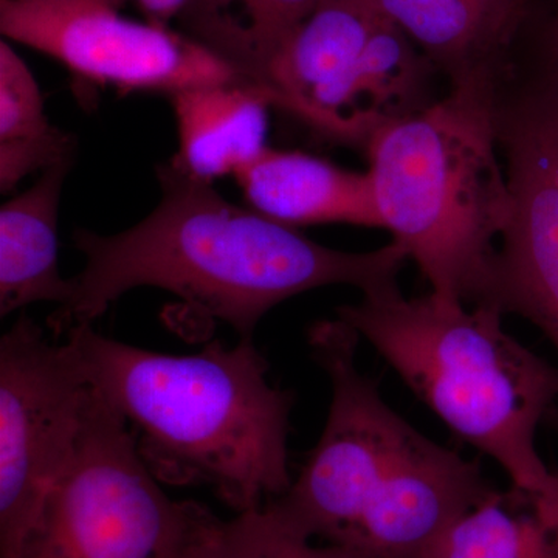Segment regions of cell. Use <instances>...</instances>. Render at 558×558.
<instances>
[{"instance_id":"obj_1","label":"cell","mask_w":558,"mask_h":558,"mask_svg":"<svg viewBox=\"0 0 558 558\" xmlns=\"http://www.w3.org/2000/svg\"><path fill=\"white\" fill-rule=\"evenodd\" d=\"M161 201L130 230L102 234L76 230L86 258L70 278V296L50 317L57 333L92 325L113 301L137 288H159L253 339L259 319L282 301L325 286L362 293L398 284L409 258L392 241L352 253L307 240L293 227L223 199L213 183L171 163L157 170Z\"/></svg>"},{"instance_id":"obj_2","label":"cell","mask_w":558,"mask_h":558,"mask_svg":"<svg viewBox=\"0 0 558 558\" xmlns=\"http://www.w3.org/2000/svg\"><path fill=\"white\" fill-rule=\"evenodd\" d=\"M360 336L337 318L310 330L332 398L322 438L275 499L306 534L351 558H429L494 492L478 461L418 433L359 369Z\"/></svg>"},{"instance_id":"obj_3","label":"cell","mask_w":558,"mask_h":558,"mask_svg":"<svg viewBox=\"0 0 558 558\" xmlns=\"http://www.w3.org/2000/svg\"><path fill=\"white\" fill-rule=\"evenodd\" d=\"M64 333L84 379L124 418L161 484L211 488L236 513L288 494L295 396L271 387L253 339L172 355L108 339L92 325Z\"/></svg>"},{"instance_id":"obj_4","label":"cell","mask_w":558,"mask_h":558,"mask_svg":"<svg viewBox=\"0 0 558 558\" xmlns=\"http://www.w3.org/2000/svg\"><path fill=\"white\" fill-rule=\"evenodd\" d=\"M366 148L384 229L432 292L486 304L510 209L494 65L453 78L446 98L389 124Z\"/></svg>"},{"instance_id":"obj_5","label":"cell","mask_w":558,"mask_h":558,"mask_svg":"<svg viewBox=\"0 0 558 558\" xmlns=\"http://www.w3.org/2000/svg\"><path fill=\"white\" fill-rule=\"evenodd\" d=\"M337 310L458 436L495 459L510 484L553 486L558 472L537 451L538 425L558 400V368L502 328L497 307L469 310L429 292L405 299L398 284Z\"/></svg>"},{"instance_id":"obj_6","label":"cell","mask_w":558,"mask_h":558,"mask_svg":"<svg viewBox=\"0 0 558 558\" xmlns=\"http://www.w3.org/2000/svg\"><path fill=\"white\" fill-rule=\"evenodd\" d=\"M223 520L172 499L90 387L75 449L13 558H205Z\"/></svg>"},{"instance_id":"obj_7","label":"cell","mask_w":558,"mask_h":558,"mask_svg":"<svg viewBox=\"0 0 558 558\" xmlns=\"http://www.w3.org/2000/svg\"><path fill=\"white\" fill-rule=\"evenodd\" d=\"M90 385L68 344L21 317L0 340V558H13L75 449Z\"/></svg>"},{"instance_id":"obj_8","label":"cell","mask_w":558,"mask_h":558,"mask_svg":"<svg viewBox=\"0 0 558 558\" xmlns=\"http://www.w3.org/2000/svg\"><path fill=\"white\" fill-rule=\"evenodd\" d=\"M0 32L61 62L78 83L121 94L172 97L215 84H253L186 33L128 20L105 0H0Z\"/></svg>"},{"instance_id":"obj_9","label":"cell","mask_w":558,"mask_h":558,"mask_svg":"<svg viewBox=\"0 0 558 558\" xmlns=\"http://www.w3.org/2000/svg\"><path fill=\"white\" fill-rule=\"evenodd\" d=\"M509 218L486 304L534 323L558 347V76L499 106Z\"/></svg>"},{"instance_id":"obj_10","label":"cell","mask_w":558,"mask_h":558,"mask_svg":"<svg viewBox=\"0 0 558 558\" xmlns=\"http://www.w3.org/2000/svg\"><path fill=\"white\" fill-rule=\"evenodd\" d=\"M385 22L374 0H319L263 62L256 81L274 108L341 142V98Z\"/></svg>"},{"instance_id":"obj_11","label":"cell","mask_w":558,"mask_h":558,"mask_svg":"<svg viewBox=\"0 0 558 558\" xmlns=\"http://www.w3.org/2000/svg\"><path fill=\"white\" fill-rule=\"evenodd\" d=\"M250 207L284 226L381 227L369 172H355L296 150L267 148L238 172Z\"/></svg>"},{"instance_id":"obj_12","label":"cell","mask_w":558,"mask_h":558,"mask_svg":"<svg viewBox=\"0 0 558 558\" xmlns=\"http://www.w3.org/2000/svg\"><path fill=\"white\" fill-rule=\"evenodd\" d=\"M179 149L170 163L202 182L236 175L267 146L269 92L253 84H215L170 97Z\"/></svg>"},{"instance_id":"obj_13","label":"cell","mask_w":558,"mask_h":558,"mask_svg":"<svg viewBox=\"0 0 558 558\" xmlns=\"http://www.w3.org/2000/svg\"><path fill=\"white\" fill-rule=\"evenodd\" d=\"M73 159L43 171L38 182L0 209V315L31 304L58 303L70 296L61 277L58 213L62 186Z\"/></svg>"},{"instance_id":"obj_14","label":"cell","mask_w":558,"mask_h":558,"mask_svg":"<svg viewBox=\"0 0 558 558\" xmlns=\"http://www.w3.org/2000/svg\"><path fill=\"white\" fill-rule=\"evenodd\" d=\"M451 80L494 65L527 0H374Z\"/></svg>"},{"instance_id":"obj_15","label":"cell","mask_w":558,"mask_h":558,"mask_svg":"<svg viewBox=\"0 0 558 558\" xmlns=\"http://www.w3.org/2000/svg\"><path fill=\"white\" fill-rule=\"evenodd\" d=\"M429 558H558V478L546 488H494Z\"/></svg>"},{"instance_id":"obj_16","label":"cell","mask_w":558,"mask_h":558,"mask_svg":"<svg viewBox=\"0 0 558 558\" xmlns=\"http://www.w3.org/2000/svg\"><path fill=\"white\" fill-rule=\"evenodd\" d=\"M319 0H191L180 25L252 83L263 62ZM259 86V84H258Z\"/></svg>"},{"instance_id":"obj_17","label":"cell","mask_w":558,"mask_h":558,"mask_svg":"<svg viewBox=\"0 0 558 558\" xmlns=\"http://www.w3.org/2000/svg\"><path fill=\"white\" fill-rule=\"evenodd\" d=\"M75 138L47 119L43 92L9 40L0 43V190L73 159Z\"/></svg>"},{"instance_id":"obj_18","label":"cell","mask_w":558,"mask_h":558,"mask_svg":"<svg viewBox=\"0 0 558 558\" xmlns=\"http://www.w3.org/2000/svg\"><path fill=\"white\" fill-rule=\"evenodd\" d=\"M205 558H351L330 545L318 546L277 502L223 521Z\"/></svg>"},{"instance_id":"obj_19","label":"cell","mask_w":558,"mask_h":558,"mask_svg":"<svg viewBox=\"0 0 558 558\" xmlns=\"http://www.w3.org/2000/svg\"><path fill=\"white\" fill-rule=\"evenodd\" d=\"M105 2L112 3L120 9L128 0H105ZM134 2L146 14L149 22L168 27L171 21L180 20V16L189 9L191 0H134Z\"/></svg>"},{"instance_id":"obj_20","label":"cell","mask_w":558,"mask_h":558,"mask_svg":"<svg viewBox=\"0 0 558 558\" xmlns=\"http://www.w3.org/2000/svg\"><path fill=\"white\" fill-rule=\"evenodd\" d=\"M548 49L553 73L558 76V0H556V10H554L553 20H550L548 32Z\"/></svg>"},{"instance_id":"obj_21","label":"cell","mask_w":558,"mask_h":558,"mask_svg":"<svg viewBox=\"0 0 558 558\" xmlns=\"http://www.w3.org/2000/svg\"><path fill=\"white\" fill-rule=\"evenodd\" d=\"M557 349H558V347H557ZM556 414H557V421H558V411H556Z\"/></svg>"}]
</instances>
